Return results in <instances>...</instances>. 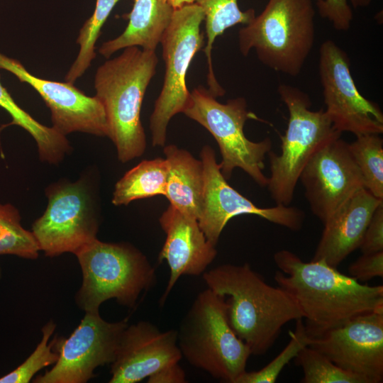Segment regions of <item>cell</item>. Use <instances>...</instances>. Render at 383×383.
Returning a JSON list of instances; mask_svg holds the SVG:
<instances>
[{
    "label": "cell",
    "instance_id": "cell-1",
    "mask_svg": "<svg viewBox=\"0 0 383 383\" xmlns=\"http://www.w3.org/2000/svg\"><path fill=\"white\" fill-rule=\"evenodd\" d=\"M278 286L295 301L316 337L362 313L383 310V286L362 284L323 260L305 262L294 252L274 253Z\"/></svg>",
    "mask_w": 383,
    "mask_h": 383
},
{
    "label": "cell",
    "instance_id": "cell-2",
    "mask_svg": "<svg viewBox=\"0 0 383 383\" xmlns=\"http://www.w3.org/2000/svg\"><path fill=\"white\" fill-rule=\"evenodd\" d=\"M208 288L226 298L227 316L235 335L252 355L266 353L282 327L303 318L298 305L282 288L267 284L249 264H225L203 273Z\"/></svg>",
    "mask_w": 383,
    "mask_h": 383
},
{
    "label": "cell",
    "instance_id": "cell-3",
    "mask_svg": "<svg viewBox=\"0 0 383 383\" xmlns=\"http://www.w3.org/2000/svg\"><path fill=\"white\" fill-rule=\"evenodd\" d=\"M155 51L133 46L106 60L96 70L94 85L108 123V137L118 160L126 163L141 156L146 137L140 111L147 88L156 72Z\"/></svg>",
    "mask_w": 383,
    "mask_h": 383
},
{
    "label": "cell",
    "instance_id": "cell-4",
    "mask_svg": "<svg viewBox=\"0 0 383 383\" xmlns=\"http://www.w3.org/2000/svg\"><path fill=\"white\" fill-rule=\"evenodd\" d=\"M316 11L312 0H268L238 32V47L275 72L296 77L313 50Z\"/></svg>",
    "mask_w": 383,
    "mask_h": 383
},
{
    "label": "cell",
    "instance_id": "cell-5",
    "mask_svg": "<svg viewBox=\"0 0 383 383\" xmlns=\"http://www.w3.org/2000/svg\"><path fill=\"white\" fill-rule=\"evenodd\" d=\"M177 331L182 357L190 365L229 383L246 371L252 354L229 324L225 296L209 288L200 292Z\"/></svg>",
    "mask_w": 383,
    "mask_h": 383
},
{
    "label": "cell",
    "instance_id": "cell-6",
    "mask_svg": "<svg viewBox=\"0 0 383 383\" xmlns=\"http://www.w3.org/2000/svg\"><path fill=\"white\" fill-rule=\"evenodd\" d=\"M74 255L82 272L76 302L85 312H99L101 304L110 299L133 307L140 294L155 284L153 267L129 244L104 243L96 238Z\"/></svg>",
    "mask_w": 383,
    "mask_h": 383
},
{
    "label": "cell",
    "instance_id": "cell-7",
    "mask_svg": "<svg viewBox=\"0 0 383 383\" xmlns=\"http://www.w3.org/2000/svg\"><path fill=\"white\" fill-rule=\"evenodd\" d=\"M289 112L287 128L281 136V152H269L267 188L276 204L292 202L300 174L312 155L328 142L340 138L325 111H311L309 95L297 87L281 84L277 89Z\"/></svg>",
    "mask_w": 383,
    "mask_h": 383
},
{
    "label": "cell",
    "instance_id": "cell-8",
    "mask_svg": "<svg viewBox=\"0 0 383 383\" xmlns=\"http://www.w3.org/2000/svg\"><path fill=\"white\" fill-rule=\"evenodd\" d=\"M183 113L204 127L216 140L222 156L221 171L226 179L238 167L260 186L267 187L264 160L272 150V142L270 138L259 142L246 138L245 123L255 116L248 111L244 98L222 104L208 89L199 87L191 92L190 101Z\"/></svg>",
    "mask_w": 383,
    "mask_h": 383
},
{
    "label": "cell",
    "instance_id": "cell-9",
    "mask_svg": "<svg viewBox=\"0 0 383 383\" xmlns=\"http://www.w3.org/2000/svg\"><path fill=\"white\" fill-rule=\"evenodd\" d=\"M204 21L201 8L195 3L175 9L160 43L165 64L163 85L150 118L153 146H165L171 118L183 113L191 92L186 77L189 65L204 43L201 25Z\"/></svg>",
    "mask_w": 383,
    "mask_h": 383
},
{
    "label": "cell",
    "instance_id": "cell-10",
    "mask_svg": "<svg viewBox=\"0 0 383 383\" xmlns=\"http://www.w3.org/2000/svg\"><path fill=\"white\" fill-rule=\"evenodd\" d=\"M48 205L32 226L40 250L47 256L75 254L96 238L99 216L93 192L84 179L60 182L46 189Z\"/></svg>",
    "mask_w": 383,
    "mask_h": 383
},
{
    "label": "cell",
    "instance_id": "cell-11",
    "mask_svg": "<svg viewBox=\"0 0 383 383\" xmlns=\"http://www.w3.org/2000/svg\"><path fill=\"white\" fill-rule=\"evenodd\" d=\"M318 72L325 112L336 130L356 136L383 133L379 106L358 91L348 54L332 40L321 45Z\"/></svg>",
    "mask_w": 383,
    "mask_h": 383
},
{
    "label": "cell",
    "instance_id": "cell-12",
    "mask_svg": "<svg viewBox=\"0 0 383 383\" xmlns=\"http://www.w3.org/2000/svg\"><path fill=\"white\" fill-rule=\"evenodd\" d=\"M128 325V318L110 323L99 312H86L69 338L53 339L58 359L33 382H87L96 367L113 362L121 335Z\"/></svg>",
    "mask_w": 383,
    "mask_h": 383
},
{
    "label": "cell",
    "instance_id": "cell-13",
    "mask_svg": "<svg viewBox=\"0 0 383 383\" xmlns=\"http://www.w3.org/2000/svg\"><path fill=\"white\" fill-rule=\"evenodd\" d=\"M204 184L201 210L197 218L207 240L216 245L221 232L234 216L251 214L292 231L301 228L304 212L296 207L278 205L260 208L234 189L223 177L213 150L203 147L201 154Z\"/></svg>",
    "mask_w": 383,
    "mask_h": 383
},
{
    "label": "cell",
    "instance_id": "cell-14",
    "mask_svg": "<svg viewBox=\"0 0 383 383\" xmlns=\"http://www.w3.org/2000/svg\"><path fill=\"white\" fill-rule=\"evenodd\" d=\"M310 347L367 383L383 380V310L360 314L310 337Z\"/></svg>",
    "mask_w": 383,
    "mask_h": 383
},
{
    "label": "cell",
    "instance_id": "cell-15",
    "mask_svg": "<svg viewBox=\"0 0 383 383\" xmlns=\"http://www.w3.org/2000/svg\"><path fill=\"white\" fill-rule=\"evenodd\" d=\"M299 180L311 211L323 224L355 193L365 188L348 143L340 137L312 155Z\"/></svg>",
    "mask_w": 383,
    "mask_h": 383
},
{
    "label": "cell",
    "instance_id": "cell-16",
    "mask_svg": "<svg viewBox=\"0 0 383 383\" xmlns=\"http://www.w3.org/2000/svg\"><path fill=\"white\" fill-rule=\"evenodd\" d=\"M0 69L12 73L39 94L50 110L52 127L62 135L82 132L97 136L109 135L106 113L96 96H87L67 82L34 76L19 61L1 52Z\"/></svg>",
    "mask_w": 383,
    "mask_h": 383
},
{
    "label": "cell",
    "instance_id": "cell-17",
    "mask_svg": "<svg viewBox=\"0 0 383 383\" xmlns=\"http://www.w3.org/2000/svg\"><path fill=\"white\" fill-rule=\"evenodd\" d=\"M182 355L177 330L160 331L148 321L127 326L121 335L111 363L110 383H136L164 367L177 363Z\"/></svg>",
    "mask_w": 383,
    "mask_h": 383
},
{
    "label": "cell",
    "instance_id": "cell-18",
    "mask_svg": "<svg viewBox=\"0 0 383 383\" xmlns=\"http://www.w3.org/2000/svg\"><path fill=\"white\" fill-rule=\"evenodd\" d=\"M166 240L158 260H166L170 277L161 299L162 306L182 275H199L215 259L216 246L206 238L196 218L170 204L160 218Z\"/></svg>",
    "mask_w": 383,
    "mask_h": 383
},
{
    "label": "cell",
    "instance_id": "cell-19",
    "mask_svg": "<svg viewBox=\"0 0 383 383\" xmlns=\"http://www.w3.org/2000/svg\"><path fill=\"white\" fill-rule=\"evenodd\" d=\"M382 204L383 200L374 196L365 188L355 193L323 223L312 260H323L337 268L359 248L373 213Z\"/></svg>",
    "mask_w": 383,
    "mask_h": 383
},
{
    "label": "cell",
    "instance_id": "cell-20",
    "mask_svg": "<svg viewBox=\"0 0 383 383\" xmlns=\"http://www.w3.org/2000/svg\"><path fill=\"white\" fill-rule=\"evenodd\" d=\"M174 9L165 0H135L128 23L118 37L104 42L99 52L106 58L128 47L155 51Z\"/></svg>",
    "mask_w": 383,
    "mask_h": 383
},
{
    "label": "cell",
    "instance_id": "cell-21",
    "mask_svg": "<svg viewBox=\"0 0 383 383\" xmlns=\"http://www.w3.org/2000/svg\"><path fill=\"white\" fill-rule=\"evenodd\" d=\"M164 153L168 164L165 196L170 205L197 219L204 184L201 160L174 145L165 146Z\"/></svg>",
    "mask_w": 383,
    "mask_h": 383
},
{
    "label": "cell",
    "instance_id": "cell-22",
    "mask_svg": "<svg viewBox=\"0 0 383 383\" xmlns=\"http://www.w3.org/2000/svg\"><path fill=\"white\" fill-rule=\"evenodd\" d=\"M204 11L206 43L204 52L207 58L209 91L215 97L225 94V90L216 80L211 58L216 38L228 28L237 24L247 25L255 17L253 9L241 11L238 0H193Z\"/></svg>",
    "mask_w": 383,
    "mask_h": 383
},
{
    "label": "cell",
    "instance_id": "cell-23",
    "mask_svg": "<svg viewBox=\"0 0 383 383\" xmlns=\"http://www.w3.org/2000/svg\"><path fill=\"white\" fill-rule=\"evenodd\" d=\"M167 177L165 158L143 160L116 182L112 203L116 206L128 205L137 199L165 196Z\"/></svg>",
    "mask_w": 383,
    "mask_h": 383
},
{
    "label": "cell",
    "instance_id": "cell-24",
    "mask_svg": "<svg viewBox=\"0 0 383 383\" xmlns=\"http://www.w3.org/2000/svg\"><path fill=\"white\" fill-rule=\"evenodd\" d=\"M0 106L11 116L12 121L6 125H17L26 131L35 140L41 160L50 164L59 163L70 151L65 135L53 127H48L21 109L11 97L0 80Z\"/></svg>",
    "mask_w": 383,
    "mask_h": 383
},
{
    "label": "cell",
    "instance_id": "cell-25",
    "mask_svg": "<svg viewBox=\"0 0 383 383\" xmlns=\"http://www.w3.org/2000/svg\"><path fill=\"white\" fill-rule=\"evenodd\" d=\"M380 134L356 136L348 143L350 152L360 170L365 187L383 200V140Z\"/></svg>",
    "mask_w": 383,
    "mask_h": 383
},
{
    "label": "cell",
    "instance_id": "cell-26",
    "mask_svg": "<svg viewBox=\"0 0 383 383\" xmlns=\"http://www.w3.org/2000/svg\"><path fill=\"white\" fill-rule=\"evenodd\" d=\"M120 0H96L92 15L79 30L77 43L79 50L67 74L65 82L73 84L90 67L96 57L95 44L101 30L114 6Z\"/></svg>",
    "mask_w": 383,
    "mask_h": 383
},
{
    "label": "cell",
    "instance_id": "cell-27",
    "mask_svg": "<svg viewBox=\"0 0 383 383\" xmlns=\"http://www.w3.org/2000/svg\"><path fill=\"white\" fill-rule=\"evenodd\" d=\"M39 251L33 233L22 226L18 209L10 204L0 203V255L35 259Z\"/></svg>",
    "mask_w": 383,
    "mask_h": 383
},
{
    "label": "cell",
    "instance_id": "cell-28",
    "mask_svg": "<svg viewBox=\"0 0 383 383\" xmlns=\"http://www.w3.org/2000/svg\"><path fill=\"white\" fill-rule=\"evenodd\" d=\"M294 360L295 364L303 370L302 383H367L363 377L340 368L309 345Z\"/></svg>",
    "mask_w": 383,
    "mask_h": 383
},
{
    "label": "cell",
    "instance_id": "cell-29",
    "mask_svg": "<svg viewBox=\"0 0 383 383\" xmlns=\"http://www.w3.org/2000/svg\"><path fill=\"white\" fill-rule=\"evenodd\" d=\"M289 341L278 355L259 370L244 372L235 383L275 382L284 367L310 343V336L306 332L303 318L296 321L294 330L289 331Z\"/></svg>",
    "mask_w": 383,
    "mask_h": 383
},
{
    "label": "cell",
    "instance_id": "cell-30",
    "mask_svg": "<svg viewBox=\"0 0 383 383\" xmlns=\"http://www.w3.org/2000/svg\"><path fill=\"white\" fill-rule=\"evenodd\" d=\"M55 324L49 321L42 328V339L32 354L18 367L0 378V383H28L40 370L55 364L58 353L54 341L49 340L54 333Z\"/></svg>",
    "mask_w": 383,
    "mask_h": 383
},
{
    "label": "cell",
    "instance_id": "cell-31",
    "mask_svg": "<svg viewBox=\"0 0 383 383\" xmlns=\"http://www.w3.org/2000/svg\"><path fill=\"white\" fill-rule=\"evenodd\" d=\"M372 0H316V6L321 17L330 21L338 31H347L353 20V7L368 6Z\"/></svg>",
    "mask_w": 383,
    "mask_h": 383
},
{
    "label": "cell",
    "instance_id": "cell-32",
    "mask_svg": "<svg viewBox=\"0 0 383 383\" xmlns=\"http://www.w3.org/2000/svg\"><path fill=\"white\" fill-rule=\"evenodd\" d=\"M350 276L359 282L383 277V251L362 253L349 268Z\"/></svg>",
    "mask_w": 383,
    "mask_h": 383
},
{
    "label": "cell",
    "instance_id": "cell-33",
    "mask_svg": "<svg viewBox=\"0 0 383 383\" xmlns=\"http://www.w3.org/2000/svg\"><path fill=\"white\" fill-rule=\"evenodd\" d=\"M362 253L383 251V204L373 213L359 246Z\"/></svg>",
    "mask_w": 383,
    "mask_h": 383
},
{
    "label": "cell",
    "instance_id": "cell-34",
    "mask_svg": "<svg viewBox=\"0 0 383 383\" xmlns=\"http://www.w3.org/2000/svg\"><path fill=\"white\" fill-rule=\"evenodd\" d=\"M186 374L179 362L167 366L148 378L149 383H185Z\"/></svg>",
    "mask_w": 383,
    "mask_h": 383
},
{
    "label": "cell",
    "instance_id": "cell-35",
    "mask_svg": "<svg viewBox=\"0 0 383 383\" xmlns=\"http://www.w3.org/2000/svg\"><path fill=\"white\" fill-rule=\"evenodd\" d=\"M174 10L194 3L193 0H165Z\"/></svg>",
    "mask_w": 383,
    "mask_h": 383
},
{
    "label": "cell",
    "instance_id": "cell-36",
    "mask_svg": "<svg viewBox=\"0 0 383 383\" xmlns=\"http://www.w3.org/2000/svg\"><path fill=\"white\" fill-rule=\"evenodd\" d=\"M1 277V267H0V279Z\"/></svg>",
    "mask_w": 383,
    "mask_h": 383
}]
</instances>
